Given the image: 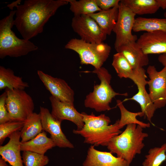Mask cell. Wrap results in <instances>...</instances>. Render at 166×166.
Instances as JSON below:
<instances>
[{"label": "cell", "instance_id": "8d00e7d4", "mask_svg": "<svg viewBox=\"0 0 166 166\" xmlns=\"http://www.w3.org/2000/svg\"><path fill=\"white\" fill-rule=\"evenodd\" d=\"M164 18H166V11L164 14Z\"/></svg>", "mask_w": 166, "mask_h": 166}, {"label": "cell", "instance_id": "4dcf8cb0", "mask_svg": "<svg viewBox=\"0 0 166 166\" xmlns=\"http://www.w3.org/2000/svg\"><path fill=\"white\" fill-rule=\"evenodd\" d=\"M7 93L5 91L0 96V124L11 121L6 106Z\"/></svg>", "mask_w": 166, "mask_h": 166}, {"label": "cell", "instance_id": "ba28073f", "mask_svg": "<svg viewBox=\"0 0 166 166\" xmlns=\"http://www.w3.org/2000/svg\"><path fill=\"white\" fill-rule=\"evenodd\" d=\"M71 26L81 39L87 42H103L107 35L101 30L96 22L88 15L74 16Z\"/></svg>", "mask_w": 166, "mask_h": 166}, {"label": "cell", "instance_id": "5bb4252c", "mask_svg": "<svg viewBox=\"0 0 166 166\" xmlns=\"http://www.w3.org/2000/svg\"><path fill=\"white\" fill-rule=\"evenodd\" d=\"M136 42L146 54L166 53L165 32L144 33L137 39Z\"/></svg>", "mask_w": 166, "mask_h": 166}, {"label": "cell", "instance_id": "f546056e", "mask_svg": "<svg viewBox=\"0 0 166 166\" xmlns=\"http://www.w3.org/2000/svg\"><path fill=\"white\" fill-rule=\"evenodd\" d=\"M25 121H10L0 124V144L2 145L6 138L13 132L21 130Z\"/></svg>", "mask_w": 166, "mask_h": 166}, {"label": "cell", "instance_id": "7c38bea8", "mask_svg": "<svg viewBox=\"0 0 166 166\" xmlns=\"http://www.w3.org/2000/svg\"><path fill=\"white\" fill-rule=\"evenodd\" d=\"M40 114L43 130L50 135V138L56 146L61 148H73V144L67 139L62 132V121L54 117L46 108L40 106Z\"/></svg>", "mask_w": 166, "mask_h": 166}, {"label": "cell", "instance_id": "cb8c5ba5", "mask_svg": "<svg viewBox=\"0 0 166 166\" xmlns=\"http://www.w3.org/2000/svg\"><path fill=\"white\" fill-rule=\"evenodd\" d=\"M121 1L136 15L153 14L160 8L156 0H122Z\"/></svg>", "mask_w": 166, "mask_h": 166}, {"label": "cell", "instance_id": "9c48e42d", "mask_svg": "<svg viewBox=\"0 0 166 166\" xmlns=\"http://www.w3.org/2000/svg\"><path fill=\"white\" fill-rule=\"evenodd\" d=\"M136 14L120 1L117 21L113 31L115 34V49L128 42L137 38L132 34Z\"/></svg>", "mask_w": 166, "mask_h": 166}, {"label": "cell", "instance_id": "4fadbf2b", "mask_svg": "<svg viewBox=\"0 0 166 166\" xmlns=\"http://www.w3.org/2000/svg\"><path fill=\"white\" fill-rule=\"evenodd\" d=\"M147 78L144 69L143 68L140 69L133 81L137 87L138 92L132 97L126 98L124 101L132 100L138 103L140 106L141 111L144 114V116L151 122L152 118L157 109L146 89L145 86L148 84V81L146 80Z\"/></svg>", "mask_w": 166, "mask_h": 166}, {"label": "cell", "instance_id": "d6a6232c", "mask_svg": "<svg viewBox=\"0 0 166 166\" xmlns=\"http://www.w3.org/2000/svg\"><path fill=\"white\" fill-rule=\"evenodd\" d=\"M158 60L163 65L166 67V53L160 55L158 57Z\"/></svg>", "mask_w": 166, "mask_h": 166}, {"label": "cell", "instance_id": "8fae6325", "mask_svg": "<svg viewBox=\"0 0 166 166\" xmlns=\"http://www.w3.org/2000/svg\"><path fill=\"white\" fill-rule=\"evenodd\" d=\"M37 74L51 96L62 102L74 105V92L64 80L54 77L40 70H38Z\"/></svg>", "mask_w": 166, "mask_h": 166}, {"label": "cell", "instance_id": "d6986e66", "mask_svg": "<svg viewBox=\"0 0 166 166\" xmlns=\"http://www.w3.org/2000/svg\"><path fill=\"white\" fill-rule=\"evenodd\" d=\"M119 5L109 10L100 11L88 15L97 23L102 31L109 35L115 27L119 14Z\"/></svg>", "mask_w": 166, "mask_h": 166}, {"label": "cell", "instance_id": "3957f363", "mask_svg": "<svg viewBox=\"0 0 166 166\" xmlns=\"http://www.w3.org/2000/svg\"><path fill=\"white\" fill-rule=\"evenodd\" d=\"M143 128L134 124L127 125L124 131L114 137L109 142L107 148L117 157L124 159L130 166L137 154H140L144 146L143 140L148 134L143 132Z\"/></svg>", "mask_w": 166, "mask_h": 166}, {"label": "cell", "instance_id": "52a82bcc", "mask_svg": "<svg viewBox=\"0 0 166 166\" xmlns=\"http://www.w3.org/2000/svg\"><path fill=\"white\" fill-rule=\"evenodd\" d=\"M6 106L12 121H25L33 112L34 103L24 90L6 89Z\"/></svg>", "mask_w": 166, "mask_h": 166}, {"label": "cell", "instance_id": "ac0fdd59", "mask_svg": "<svg viewBox=\"0 0 166 166\" xmlns=\"http://www.w3.org/2000/svg\"><path fill=\"white\" fill-rule=\"evenodd\" d=\"M8 137V142L4 146H0L1 157L12 166H23L20 153V131L15 132Z\"/></svg>", "mask_w": 166, "mask_h": 166}, {"label": "cell", "instance_id": "7a4b0ae2", "mask_svg": "<svg viewBox=\"0 0 166 166\" xmlns=\"http://www.w3.org/2000/svg\"><path fill=\"white\" fill-rule=\"evenodd\" d=\"M81 113L84 126L81 129L73 130V132L84 137L85 143L94 146H107L114 137L122 132L118 126L119 120L109 125L111 121L110 118L105 114L96 116L93 113L90 114L85 112Z\"/></svg>", "mask_w": 166, "mask_h": 166}, {"label": "cell", "instance_id": "7402d4cb", "mask_svg": "<svg viewBox=\"0 0 166 166\" xmlns=\"http://www.w3.org/2000/svg\"><path fill=\"white\" fill-rule=\"evenodd\" d=\"M43 130L39 113H33L25 121L21 129V142H24L35 137Z\"/></svg>", "mask_w": 166, "mask_h": 166}, {"label": "cell", "instance_id": "6da1fadb", "mask_svg": "<svg viewBox=\"0 0 166 166\" xmlns=\"http://www.w3.org/2000/svg\"><path fill=\"white\" fill-rule=\"evenodd\" d=\"M67 0H26L16 7L14 24L23 38L29 40L42 33L49 19Z\"/></svg>", "mask_w": 166, "mask_h": 166}, {"label": "cell", "instance_id": "1f68e13d", "mask_svg": "<svg viewBox=\"0 0 166 166\" xmlns=\"http://www.w3.org/2000/svg\"><path fill=\"white\" fill-rule=\"evenodd\" d=\"M98 6L102 10H109L119 5L120 0H96Z\"/></svg>", "mask_w": 166, "mask_h": 166}, {"label": "cell", "instance_id": "2e32d148", "mask_svg": "<svg viewBox=\"0 0 166 166\" xmlns=\"http://www.w3.org/2000/svg\"><path fill=\"white\" fill-rule=\"evenodd\" d=\"M83 166H128L127 162L121 158L114 156L110 152L97 150L94 145L89 148Z\"/></svg>", "mask_w": 166, "mask_h": 166}, {"label": "cell", "instance_id": "ffe728a7", "mask_svg": "<svg viewBox=\"0 0 166 166\" xmlns=\"http://www.w3.org/2000/svg\"><path fill=\"white\" fill-rule=\"evenodd\" d=\"M56 146L50 138L47 136L46 132H42L35 137L28 141L21 142V151H28L44 155L49 149Z\"/></svg>", "mask_w": 166, "mask_h": 166}, {"label": "cell", "instance_id": "f1b7e54d", "mask_svg": "<svg viewBox=\"0 0 166 166\" xmlns=\"http://www.w3.org/2000/svg\"><path fill=\"white\" fill-rule=\"evenodd\" d=\"M22 159L25 166H45L49 162L48 156L30 151H23Z\"/></svg>", "mask_w": 166, "mask_h": 166}, {"label": "cell", "instance_id": "30bf717a", "mask_svg": "<svg viewBox=\"0 0 166 166\" xmlns=\"http://www.w3.org/2000/svg\"><path fill=\"white\" fill-rule=\"evenodd\" d=\"M147 72L151 99L156 109L163 107L166 105V67L158 71L155 66L150 65Z\"/></svg>", "mask_w": 166, "mask_h": 166}, {"label": "cell", "instance_id": "603a6c76", "mask_svg": "<svg viewBox=\"0 0 166 166\" xmlns=\"http://www.w3.org/2000/svg\"><path fill=\"white\" fill-rule=\"evenodd\" d=\"M132 30L135 32H152L158 31L166 32V18H136Z\"/></svg>", "mask_w": 166, "mask_h": 166}, {"label": "cell", "instance_id": "d4e9b609", "mask_svg": "<svg viewBox=\"0 0 166 166\" xmlns=\"http://www.w3.org/2000/svg\"><path fill=\"white\" fill-rule=\"evenodd\" d=\"M117 104L121 113V117L120 119L119 120L118 123V126L120 129L125 125L132 124H138L143 128L150 127V123L143 122L136 119V117L138 116L141 117L144 116L142 112L133 113L129 111L125 108L123 102L120 100H117Z\"/></svg>", "mask_w": 166, "mask_h": 166}, {"label": "cell", "instance_id": "836d02e7", "mask_svg": "<svg viewBox=\"0 0 166 166\" xmlns=\"http://www.w3.org/2000/svg\"><path fill=\"white\" fill-rule=\"evenodd\" d=\"M160 8L166 9V0H156Z\"/></svg>", "mask_w": 166, "mask_h": 166}, {"label": "cell", "instance_id": "e575fe53", "mask_svg": "<svg viewBox=\"0 0 166 166\" xmlns=\"http://www.w3.org/2000/svg\"><path fill=\"white\" fill-rule=\"evenodd\" d=\"M21 0H18L15 2H13L12 3L8 4L7 6L10 9L13 10V8L14 7H17L19 3H20L21 2Z\"/></svg>", "mask_w": 166, "mask_h": 166}, {"label": "cell", "instance_id": "8992f818", "mask_svg": "<svg viewBox=\"0 0 166 166\" xmlns=\"http://www.w3.org/2000/svg\"><path fill=\"white\" fill-rule=\"evenodd\" d=\"M65 48L78 54L81 64L91 65L95 69L102 67L111 50L110 46L104 42L89 43L76 38L70 39L65 45Z\"/></svg>", "mask_w": 166, "mask_h": 166}, {"label": "cell", "instance_id": "9a60e30c", "mask_svg": "<svg viewBox=\"0 0 166 166\" xmlns=\"http://www.w3.org/2000/svg\"><path fill=\"white\" fill-rule=\"evenodd\" d=\"M52 107V115L58 120L61 121L67 120L75 124L77 130L82 128L84 123L81 113L78 112L74 105L62 102L51 96L49 97Z\"/></svg>", "mask_w": 166, "mask_h": 166}, {"label": "cell", "instance_id": "4316f807", "mask_svg": "<svg viewBox=\"0 0 166 166\" xmlns=\"http://www.w3.org/2000/svg\"><path fill=\"white\" fill-rule=\"evenodd\" d=\"M112 65L120 78L131 79L133 77L134 69L121 53L117 52L113 55Z\"/></svg>", "mask_w": 166, "mask_h": 166}, {"label": "cell", "instance_id": "277c9868", "mask_svg": "<svg viewBox=\"0 0 166 166\" xmlns=\"http://www.w3.org/2000/svg\"><path fill=\"white\" fill-rule=\"evenodd\" d=\"M16 11L11 10L0 21V58L2 59L7 56L17 57L26 55L38 49L30 40L17 37L12 30Z\"/></svg>", "mask_w": 166, "mask_h": 166}, {"label": "cell", "instance_id": "484cf974", "mask_svg": "<svg viewBox=\"0 0 166 166\" xmlns=\"http://www.w3.org/2000/svg\"><path fill=\"white\" fill-rule=\"evenodd\" d=\"M67 0L74 16L88 15L101 10L97 6L96 0Z\"/></svg>", "mask_w": 166, "mask_h": 166}, {"label": "cell", "instance_id": "44dd1931", "mask_svg": "<svg viewBox=\"0 0 166 166\" xmlns=\"http://www.w3.org/2000/svg\"><path fill=\"white\" fill-rule=\"evenodd\" d=\"M28 87V83L24 81L22 77L15 75L12 69L0 66V90L7 88L24 90Z\"/></svg>", "mask_w": 166, "mask_h": 166}, {"label": "cell", "instance_id": "d590c367", "mask_svg": "<svg viewBox=\"0 0 166 166\" xmlns=\"http://www.w3.org/2000/svg\"><path fill=\"white\" fill-rule=\"evenodd\" d=\"M0 166H9L6 163V162L1 157H0Z\"/></svg>", "mask_w": 166, "mask_h": 166}, {"label": "cell", "instance_id": "5b68a950", "mask_svg": "<svg viewBox=\"0 0 166 166\" xmlns=\"http://www.w3.org/2000/svg\"><path fill=\"white\" fill-rule=\"evenodd\" d=\"M92 72L97 75L100 83L95 85L93 91L86 96L84 101L86 107L94 109L97 112L109 110L111 109L109 104L116 96H128L127 93H120L114 91L110 85L111 75L105 68L95 69Z\"/></svg>", "mask_w": 166, "mask_h": 166}, {"label": "cell", "instance_id": "e0dca14e", "mask_svg": "<svg viewBox=\"0 0 166 166\" xmlns=\"http://www.w3.org/2000/svg\"><path fill=\"white\" fill-rule=\"evenodd\" d=\"M136 38L116 49L121 53L134 69L143 68L149 63L148 55L145 54L136 42Z\"/></svg>", "mask_w": 166, "mask_h": 166}, {"label": "cell", "instance_id": "83f0119b", "mask_svg": "<svg viewBox=\"0 0 166 166\" xmlns=\"http://www.w3.org/2000/svg\"><path fill=\"white\" fill-rule=\"evenodd\" d=\"M166 143L160 147L150 149L145 159L142 163V166H160L166 159Z\"/></svg>", "mask_w": 166, "mask_h": 166}]
</instances>
